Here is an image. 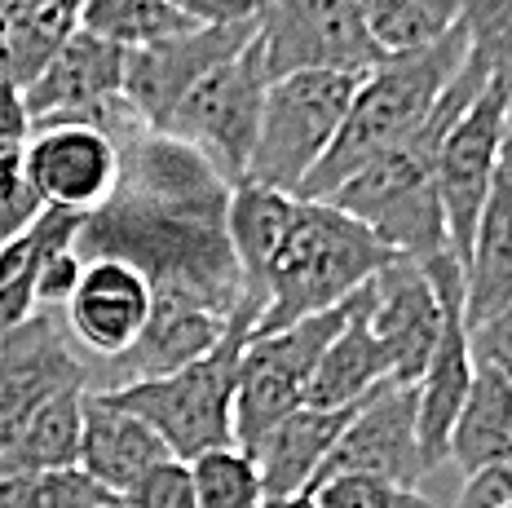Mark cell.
<instances>
[{"label": "cell", "instance_id": "6da1fadb", "mask_svg": "<svg viewBox=\"0 0 512 508\" xmlns=\"http://www.w3.org/2000/svg\"><path fill=\"white\" fill-rule=\"evenodd\" d=\"M230 182L186 142L137 129L120 142V182L84 217L76 257H115L142 270L155 305H190L230 319L243 305V270L230 248Z\"/></svg>", "mask_w": 512, "mask_h": 508}, {"label": "cell", "instance_id": "7a4b0ae2", "mask_svg": "<svg viewBox=\"0 0 512 508\" xmlns=\"http://www.w3.org/2000/svg\"><path fill=\"white\" fill-rule=\"evenodd\" d=\"M486 84H490V67L473 49L464 58V67L455 71V80L446 84L442 102L433 107L429 120L402 137V142H393L389 151H380L371 164H362L327 204L345 208L349 217L371 226L398 257L433 261L442 252H451L442 190H437V155H442L451 124L473 107V98Z\"/></svg>", "mask_w": 512, "mask_h": 508}, {"label": "cell", "instance_id": "3957f363", "mask_svg": "<svg viewBox=\"0 0 512 508\" xmlns=\"http://www.w3.org/2000/svg\"><path fill=\"white\" fill-rule=\"evenodd\" d=\"M468 54H473V40L460 27L429 49L380 58L358 80V93L349 102V115L340 124L332 151L305 177L296 199H332L362 164H371L380 151H389L393 142H402L407 133L420 129L437 102H442L446 84L455 80V71L464 67Z\"/></svg>", "mask_w": 512, "mask_h": 508}, {"label": "cell", "instance_id": "277c9868", "mask_svg": "<svg viewBox=\"0 0 512 508\" xmlns=\"http://www.w3.org/2000/svg\"><path fill=\"white\" fill-rule=\"evenodd\" d=\"M393 257L398 252L345 208L327 199H301L265 274V314L256 323V336L336 310Z\"/></svg>", "mask_w": 512, "mask_h": 508}, {"label": "cell", "instance_id": "5b68a950", "mask_svg": "<svg viewBox=\"0 0 512 508\" xmlns=\"http://www.w3.org/2000/svg\"><path fill=\"white\" fill-rule=\"evenodd\" d=\"M265 305L248 301L230 314L226 336L208 349L204 358H195L190 367H181L173 376L155 380H133L120 389H98L115 402V407L133 411L151 425L159 438L168 442V451L177 460H195L204 451L234 447V389H239V363L243 349L256 336Z\"/></svg>", "mask_w": 512, "mask_h": 508}, {"label": "cell", "instance_id": "8992f818", "mask_svg": "<svg viewBox=\"0 0 512 508\" xmlns=\"http://www.w3.org/2000/svg\"><path fill=\"white\" fill-rule=\"evenodd\" d=\"M354 71H292L279 76L265 93L261 129L248 160V182L301 195L305 177L332 151L349 102L358 93Z\"/></svg>", "mask_w": 512, "mask_h": 508}, {"label": "cell", "instance_id": "52a82bcc", "mask_svg": "<svg viewBox=\"0 0 512 508\" xmlns=\"http://www.w3.org/2000/svg\"><path fill=\"white\" fill-rule=\"evenodd\" d=\"M270 84H274V76H270V67H265L261 45L252 40L243 54H234L230 62H221L217 71H208V76L177 102V111L168 115L159 133L177 137L190 151H199L234 186L248 173Z\"/></svg>", "mask_w": 512, "mask_h": 508}, {"label": "cell", "instance_id": "ba28073f", "mask_svg": "<svg viewBox=\"0 0 512 508\" xmlns=\"http://www.w3.org/2000/svg\"><path fill=\"white\" fill-rule=\"evenodd\" d=\"M252 18L274 80L292 71L367 76L384 58L371 40V0H252Z\"/></svg>", "mask_w": 512, "mask_h": 508}, {"label": "cell", "instance_id": "9c48e42d", "mask_svg": "<svg viewBox=\"0 0 512 508\" xmlns=\"http://www.w3.org/2000/svg\"><path fill=\"white\" fill-rule=\"evenodd\" d=\"M340 327H345V301L336 310L283 327V332L248 341L239 363V389H234V442L243 451H252L283 416L305 407L309 380Z\"/></svg>", "mask_w": 512, "mask_h": 508}, {"label": "cell", "instance_id": "30bf717a", "mask_svg": "<svg viewBox=\"0 0 512 508\" xmlns=\"http://www.w3.org/2000/svg\"><path fill=\"white\" fill-rule=\"evenodd\" d=\"M504 133H508V98L499 80L473 98L460 120L451 124L437 155V190H442V213H446V239H451V257L468 261L473 252L477 221L486 213L490 186H495L499 168H504Z\"/></svg>", "mask_w": 512, "mask_h": 508}, {"label": "cell", "instance_id": "8fae6325", "mask_svg": "<svg viewBox=\"0 0 512 508\" xmlns=\"http://www.w3.org/2000/svg\"><path fill=\"white\" fill-rule=\"evenodd\" d=\"M256 40V18L234 23H199L181 36H168L159 45L128 49L124 58V102L146 129H164V120L177 111V102L195 89L208 71L243 54Z\"/></svg>", "mask_w": 512, "mask_h": 508}, {"label": "cell", "instance_id": "7c38bea8", "mask_svg": "<svg viewBox=\"0 0 512 508\" xmlns=\"http://www.w3.org/2000/svg\"><path fill=\"white\" fill-rule=\"evenodd\" d=\"M89 389V367L71 354V332L53 310H40L0 341V460L49 398Z\"/></svg>", "mask_w": 512, "mask_h": 508}, {"label": "cell", "instance_id": "4fadbf2b", "mask_svg": "<svg viewBox=\"0 0 512 508\" xmlns=\"http://www.w3.org/2000/svg\"><path fill=\"white\" fill-rule=\"evenodd\" d=\"M23 182L40 208L98 213L120 182V142L93 124H45L23 142Z\"/></svg>", "mask_w": 512, "mask_h": 508}, {"label": "cell", "instance_id": "5bb4252c", "mask_svg": "<svg viewBox=\"0 0 512 508\" xmlns=\"http://www.w3.org/2000/svg\"><path fill=\"white\" fill-rule=\"evenodd\" d=\"M340 473H371V478L420 486L424 482V451H420V385H380L376 394L358 402L354 420L345 425L340 442L327 455L318 482ZM314 482V486H318Z\"/></svg>", "mask_w": 512, "mask_h": 508}, {"label": "cell", "instance_id": "9a60e30c", "mask_svg": "<svg viewBox=\"0 0 512 508\" xmlns=\"http://www.w3.org/2000/svg\"><path fill=\"white\" fill-rule=\"evenodd\" d=\"M371 296V332L389 354V372L398 385H420L437 336H442V301L415 257H393L367 283Z\"/></svg>", "mask_w": 512, "mask_h": 508}, {"label": "cell", "instance_id": "2e32d148", "mask_svg": "<svg viewBox=\"0 0 512 508\" xmlns=\"http://www.w3.org/2000/svg\"><path fill=\"white\" fill-rule=\"evenodd\" d=\"M151 310L155 292L142 270L115 257H98L84 261L76 292L62 305V323L98 363H111L137 345L142 327L151 323Z\"/></svg>", "mask_w": 512, "mask_h": 508}, {"label": "cell", "instance_id": "e0dca14e", "mask_svg": "<svg viewBox=\"0 0 512 508\" xmlns=\"http://www.w3.org/2000/svg\"><path fill=\"white\" fill-rule=\"evenodd\" d=\"M168 442L146 425L142 416L115 407L106 394L89 389L84 394V429H80V469L98 486L120 500V495L142 478L151 464L168 460Z\"/></svg>", "mask_w": 512, "mask_h": 508}, {"label": "cell", "instance_id": "ac0fdd59", "mask_svg": "<svg viewBox=\"0 0 512 508\" xmlns=\"http://www.w3.org/2000/svg\"><path fill=\"white\" fill-rule=\"evenodd\" d=\"M226 323L230 319H217L208 310H190V305H155L137 345L128 354L111 358V363H102V376H93L89 389H120L133 385V380L173 376L195 358H204L226 336Z\"/></svg>", "mask_w": 512, "mask_h": 508}, {"label": "cell", "instance_id": "d6986e66", "mask_svg": "<svg viewBox=\"0 0 512 508\" xmlns=\"http://www.w3.org/2000/svg\"><path fill=\"white\" fill-rule=\"evenodd\" d=\"M354 407H336V411H318V407H296L292 416H283L279 425L265 433L261 442L248 451L261 469L265 495H309L323 473L327 455L340 442L345 425L354 420Z\"/></svg>", "mask_w": 512, "mask_h": 508}, {"label": "cell", "instance_id": "ffe728a7", "mask_svg": "<svg viewBox=\"0 0 512 508\" xmlns=\"http://www.w3.org/2000/svg\"><path fill=\"white\" fill-rule=\"evenodd\" d=\"M371 283V279H367ZM367 283L345 301V327L336 332V341L327 345L323 363H318L314 380H309L305 407L318 411H336V407H354L367 394H376L380 385H389V354L371 332V296Z\"/></svg>", "mask_w": 512, "mask_h": 508}, {"label": "cell", "instance_id": "44dd1931", "mask_svg": "<svg viewBox=\"0 0 512 508\" xmlns=\"http://www.w3.org/2000/svg\"><path fill=\"white\" fill-rule=\"evenodd\" d=\"M464 301L473 327L512 310V164L499 168L477 221L473 252L464 261Z\"/></svg>", "mask_w": 512, "mask_h": 508}, {"label": "cell", "instance_id": "7402d4cb", "mask_svg": "<svg viewBox=\"0 0 512 508\" xmlns=\"http://www.w3.org/2000/svg\"><path fill=\"white\" fill-rule=\"evenodd\" d=\"M296 204H301L296 195L261 186V182H248V177L234 182V190H230L226 230H230L234 261H239V270H243L248 301L265 305V274H270L274 252H279L287 226H292V217H296Z\"/></svg>", "mask_w": 512, "mask_h": 508}, {"label": "cell", "instance_id": "603a6c76", "mask_svg": "<svg viewBox=\"0 0 512 508\" xmlns=\"http://www.w3.org/2000/svg\"><path fill=\"white\" fill-rule=\"evenodd\" d=\"M451 460L464 478L512 460V380L490 363H477L460 420L451 429Z\"/></svg>", "mask_w": 512, "mask_h": 508}, {"label": "cell", "instance_id": "cb8c5ba5", "mask_svg": "<svg viewBox=\"0 0 512 508\" xmlns=\"http://www.w3.org/2000/svg\"><path fill=\"white\" fill-rule=\"evenodd\" d=\"M76 27V18L58 14L40 0H9L0 9V80L27 93Z\"/></svg>", "mask_w": 512, "mask_h": 508}, {"label": "cell", "instance_id": "d4e9b609", "mask_svg": "<svg viewBox=\"0 0 512 508\" xmlns=\"http://www.w3.org/2000/svg\"><path fill=\"white\" fill-rule=\"evenodd\" d=\"M84 394L89 389H67V394L49 398L18 442L0 460V478H18V473H49V469H76L80 460V429H84Z\"/></svg>", "mask_w": 512, "mask_h": 508}, {"label": "cell", "instance_id": "484cf974", "mask_svg": "<svg viewBox=\"0 0 512 508\" xmlns=\"http://www.w3.org/2000/svg\"><path fill=\"white\" fill-rule=\"evenodd\" d=\"M464 27L460 0H371V40L384 58L415 54Z\"/></svg>", "mask_w": 512, "mask_h": 508}, {"label": "cell", "instance_id": "4316f807", "mask_svg": "<svg viewBox=\"0 0 512 508\" xmlns=\"http://www.w3.org/2000/svg\"><path fill=\"white\" fill-rule=\"evenodd\" d=\"M80 27L120 49H146L199 27V18L181 14L168 0H89V9L80 14Z\"/></svg>", "mask_w": 512, "mask_h": 508}, {"label": "cell", "instance_id": "83f0119b", "mask_svg": "<svg viewBox=\"0 0 512 508\" xmlns=\"http://www.w3.org/2000/svg\"><path fill=\"white\" fill-rule=\"evenodd\" d=\"M190 478H195L199 508H256L265 500L261 469H256V460L239 442L195 455L190 460Z\"/></svg>", "mask_w": 512, "mask_h": 508}, {"label": "cell", "instance_id": "f1b7e54d", "mask_svg": "<svg viewBox=\"0 0 512 508\" xmlns=\"http://www.w3.org/2000/svg\"><path fill=\"white\" fill-rule=\"evenodd\" d=\"M120 504L106 486H98L80 469H49V473H18L0 478V508H111Z\"/></svg>", "mask_w": 512, "mask_h": 508}, {"label": "cell", "instance_id": "f546056e", "mask_svg": "<svg viewBox=\"0 0 512 508\" xmlns=\"http://www.w3.org/2000/svg\"><path fill=\"white\" fill-rule=\"evenodd\" d=\"M84 226V213H67V208H40L23 235H14L0 248V283L23 279V274H40L53 257L76 248V235Z\"/></svg>", "mask_w": 512, "mask_h": 508}, {"label": "cell", "instance_id": "4dcf8cb0", "mask_svg": "<svg viewBox=\"0 0 512 508\" xmlns=\"http://www.w3.org/2000/svg\"><path fill=\"white\" fill-rule=\"evenodd\" d=\"M309 495H314L318 508H437L415 486L384 482L371 478V473H340V478L318 482Z\"/></svg>", "mask_w": 512, "mask_h": 508}, {"label": "cell", "instance_id": "1f68e13d", "mask_svg": "<svg viewBox=\"0 0 512 508\" xmlns=\"http://www.w3.org/2000/svg\"><path fill=\"white\" fill-rule=\"evenodd\" d=\"M120 508H199L195 478H190V464L168 455V460L151 464L128 491L120 495Z\"/></svg>", "mask_w": 512, "mask_h": 508}, {"label": "cell", "instance_id": "d6a6232c", "mask_svg": "<svg viewBox=\"0 0 512 508\" xmlns=\"http://www.w3.org/2000/svg\"><path fill=\"white\" fill-rule=\"evenodd\" d=\"M499 504H512V460L490 464V469L464 478V491L455 500V508H499Z\"/></svg>", "mask_w": 512, "mask_h": 508}, {"label": "cell", "instance_id": "836d02e7", "mask_svg": "<svg viewBox=\"0 0 512 508\" xmlns=\"http://www.w3.org/2000/svg\"><path fill=\"white\" fill-rule=\"evenodd\" d=\"M473 354H477V363L499 367V372L512 380V310L495 314V319L482 327H473Z\"/></svg>", "mask_w": 512, "mask_h": 508}, {"label": "cell", "instance_id": "e575fe53", "mask_svg": "<svg viewBox=\"0 0 512 508\" xmlns=\"http://www.w3.org/2000/svg\"><path fill=\"white\" fill-rule=\"evenodd\" d=\"M40 314V296H36V274H23V279L0 283V341L9 332H18L27 319Z\"/></svg>", "mask_w": 512, "mask_h": 508}, {"label": "cell", "instance_id": "d590c367", "mask_svg": "<svg viewBox=\"0 0 512 508\" xmlns=\"http://www.w3.org/2000/svg\"><path fill=\"white\" fill-rule=\"evenodd\" d=\"M80 270H84V261L76 257V248L62 252V257H53L49 266L36 274L40 310H49V305H67V296L76 292V283H80Z\"/></svg>", "mask_w": 512, "mask_h": 508}, {"label": "cell", "instance_id": "8d00e7d4", "mask_svg": "<svg viewBox=\"0 0 512 508\" xmlns=\"http://www.w3.org/2000/svg\"><path fill=\"white\" fill-rule=\"evenodd\" d=\"M31 137V115L23 89L0 80V146H23Z\"/></svg>", "mask_w": 512, "mask_h": 508}, {"label": "cell", "instance_id": "74e56055", "mask_svg": "<svg viewBox=\"0 0 512 508\" xmlns=\"http://www.w3.org/2000/svg\"><path fill=\"white\" fill-rule=\"evenodd\" d=\"M181 14L199 18V23H234V18H252V0H168Z\"/></svg>", "mask_w": 512, "mask_h": 508}, {"label": "cell", "instance_id": "f35d334b", "mask_svg": "<svg viewBox=\"0 0 512 508\" xmlns=\"http://www.w3.org/2000/svg\"><path fill=\"white\" fill-rule=\"evenodd\" d=\"M256 508H318V504H314V495H279V500H274V495H265Z\"/></svg>", "mask_w": 512, "mask_h": 508}, {"label": "cell", "instance_id": "ab89813d", "mask_svg": "<svg viewBox=\"0 0 512 508\" xmlns=\"http://www.w3.org/2000/svg\"><path fill=\"white\" fill-rule=\"evenodd\" d=\"M40 5L58 9V14H67V18H76V23H80V14L89 9V0H40Z\"/></svg>", "mask_w": 512, "mask_h": 508}, {"label": "cell", "instance_id": "60d3db41", "mask_svg": "<svg viewBox=\"0 0 512 508\" xmlns=\"http://www.w3.org/2000/svg\"><path fill=\"white\" fill-rule=\"evenodd\" d=\"M508 98V133H504V164H512V84H499Z\"/></svg>", "mask_w": 512, "mask_h": 508}, {"label": "cell", "instance_id": "b9f144b4", "mask_svg": "<svg viewBox=\"0 0 512 508\" xmlns=\"http://www.w3.org/2000/svg\"><path fill=\"white\" fill-rule=\"evenodd\" d=\"M5 5H9V0H0V9H5Z\"/></svg>", "mask_w": 512, "mask_h": 508}, {"label": "cell", "instance_id": "7bdbcfd3", "mask_svg": "<svg viewBox=\"0 0 512 508\" xmlns=\"http://www.w3.org/2000/svg\"><path fill=\"white\" fill-rule=\"evenodd\" d=\"M499 508H512V504H499Z\"/></svg>", "mask_w": 512, "mask_h": 508}, {"label": "cell", "instance_id": "ee69618b", "mask_svg": "<svg viewBox=\"0 0 512 508\" xmlns=\"http://www.w3.org/2000/svg\"><path fill=\"white\" fill-rule=\"evenodd\" d=\"M111 508H120V504H111Z\"/></svg>", "mask_w": 512, "mask_h": 508}]
</instances>
